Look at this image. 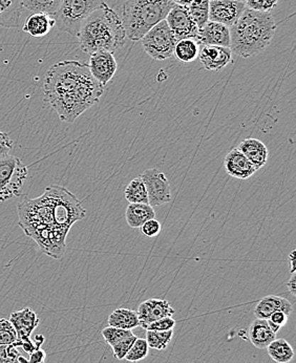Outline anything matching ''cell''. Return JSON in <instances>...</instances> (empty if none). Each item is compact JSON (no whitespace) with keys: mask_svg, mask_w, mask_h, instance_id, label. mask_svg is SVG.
Returning a JSON list of instances; mask_svg holds the SVG:
<instances>
[{"mask_svg":"<svg viewBox=\"0 0 296 363\" xmlns=\"http://www.w3.org/2000/svg\"><path fill=\"white\" fill-rule=\"evenodd\" d=\"M43 93L61 121L74 123L98 104L104 86L92 76L87 63L65 60L50 67L45 74Z\"/></svg>","mask_w":296,"mask_h":363,"instance_id":"1","label":"cell"},{"mask_svg":"<svg viewBox=\"0 0 296 363\" xmlns=\"http://www.w3.org/2000/svg\"><path fill=\"white\" fill-rule=\"evenodd\" d=\"M124 196L129 204H148V191L141 177L129 182L125 188Z\"/></svg>","mask_w":296,"mask_h":363,"instance_id":"27","label":"cell"},{"mask_svg":"<svg viewBox=\"0 0 296 363\" xmlns=\"http://www.w3.org/2000/svg\"><path fill=\"white\" fill-rule=\"evenodd\" d=\"M49 202L53 220L58 228L69 230L75 223L82 220L87 211L72 192L60 186H50L45 194Z\"/></svg>","mask_w":296,"mask_h":363,"instance_id":"5","label":"cell"},{"mask_svg":"<svg viewBox=\"0 0 296 363\" xmlns=\"http://www.w3.org/2000/svg\"><path fill=\"white\" fill-rule=\"evenodd\" d=\"M293 307L290 301H287L284 297L275 296V295H269V296L263 297L258 305L254 308V315L256 318L268 319L273 313L282 311L286 313L290 316L292 313Z\"/></svg>","mask_w":296,"mask_h":363,"instance_id":"18","label":"cell"},{"mask_svg":"<svg viewBox=\"0 0 296 363\" xmlns=\"http://www.w3.org/2000/svg\"><path fill=\"white\" fill-rule=\"evenodd\" d=\"M142 47L150 58L158 61L173 57L177 40L166 21H161L148 30L141 39Z\"/></svg>","mask_w":296,"mask_h":363,"instance_id":"8","label":"cell"},{"mask_svg":"<svg viewBox=\"0 0 296 363\" xmlns=\"http://www.w3.org/2000/svg\"><path fill=\"white\" fill-rule=\"evenodd\" d=\"M62 0H23V8L32 13H45L54 16Z\"/></svg>","mask_w":296,"mask_h":363,"instance_id":"28","label":"cell"},{"mask_svg":"<svg viewBox=\"0 0 296 363\" xmlns=\"http://www.w3.org/2000/svg\"><path fill=\"white\" fill-rule=\"evenodd\" d=\"M45 357H47V355H45V352L39 349L35 351L34 353L31 354V359L28 363H45Z\"/></svg>","mask_w":296,"mask_h":363,"instance_id":"41","label":"cell"},{"mask_svg":"<svg viewBox=\"0 0 296 363\" xmlns=\"http://www.w3.org/2000/svg\"><path fill=\"white\" fill-rule=\"evenodd\" d=\"M109 327L117 328L122 330H133L140 327L139 317L137 311L126 309V308H119L115 310L109 316Z\"/></svg>","mask_w":296,"mask_h":363,"instance_id":"24","label":"cell"},{"mask_svg":"<svg viewBox=\"0 0 296 363\" xmlns=\"http://www.w3.org/2000/svg\"><path fill=\"white\" fill-rule=\"evenodd\" d=\"M77 37L81 50L89 55L96 52L114 54L124 47L127 39L122 19L107 4L83 21Z\"/></svg>","mask_w":296,"mask_h":363,"instance_id":"3","label":"cell"},{"mask_svg":"<svg viewBox=\"0 0 296 363\" xmlns=\"http://www.w3.org/2000/svg\"><path fill=\"white\" fill-rule=\"evenodd\" d=\"M127 224L131 228H140L144 223L155 218L153 207L149 204H129L125 211Z\"/></svg>","mask_w":296,"mask_h":363,"instance_id":"23","label":"cell"},{"mask_svg":"<svg viewBox=\"0 0 296 363\" xmlns=\"http://www.w3.org/2000/svg\"><path fill=\"white\" fill-rule=\"evenodd\" d=\"M175 309L166 299L149 298L138 308L140 327L146 328L149 323L159 320L164 317H172Z\"/></svg>","mask_w":296,"mask_h":363,"instance_id":"13","label":"cell"},{"mask_svg":"<svg viewBox=\"0 0 296 363\" xmlns=\"http://www.w3.org/2000/svg\"><path fill=\"white\" fill-rule=\"evenodd\" d=\"M101 333H102L103 338L106 341L107 345H111V347L121 341L122 339L133 335L131 330L117 329V328L113 327L105 328Z\"/></svg>","mask_w":296,"mask_h":363,"instance_id":"33","label":"cell"},{"mask_svg":"<svg viewBox=\"0 0 296 363\" xmlns=\"http://www.w3.org/2000/svg\"><path fill=\"white\" fill-rule=\"evenodd\" d=\"M9 320L14 325L17 333V340L28 341L31 339L33 332L35 331L39 325V318L36 313L33 311L31 308H25L12 313Z\"/></svg>","mask_w":296,"mask_h":363,"instance_id":"17","label":"cell"},{"mask_svg":"<svg viewBox=\"0 0 296 363\" xmlns=\"http://www.w3.org/2000/svg\"><path fill=\"white\" fill-rule=\"evenodd\" d=\"M140 229H141V233L143 235L148 236V238H155V236L159 235V233H161V223L155 220V218H151V220L144 223L140 227Z\"/></svg>","mask_w":296,"mask_h":363,"instance_id":"39","label":"cell"},{"mask_svg":"<svg viewBox=\"0 0 296 363\" xmlns=\"http://www.w3.org/2000/svg\"><path fill=\"white\" fill-rule=\"evenodd\" d=\"M197 41L199 45L230 48L229 28L222 23L208 21L203 28H199Z\"/></svg>","mask_w":296,"mask_h":363,"instance_id":"16","label":"cell"},{"mask_svg":"<svg viewBox=\"0 0 296 363\" xmlns=\"http://www.w3.org/2000/svg\"><path fill=\"white\" fill-rule=\"evenodd\" d=\"M137 336L131 335L128 336V337L122 339L119 342L116 343L115 345L111 347L113 349L114 355L117 359L124 360L126 354L128 353L129 350L133 347L135 341L137 340Z\"/></svg>","mask_w":296,"mask_h":363,"instance_id":"35","label":"cell"},{"mask_svg":"<svg viewBox=\"0 0 296 363\" xmlns=\"http://www.w3.org/2000/svg\"><path fill=\"white\" fill-rule=\"evenodd\" d=\"M246 9L244 0H210L209 21L234 26Z\"/></svg>","mask_w":296,"mask_h":363,"instance_id":"11","label":"cell"},{"mask_svg":"<svg viewBox=\"0 0 296 363\" xmlns=\"http://www.w3.org/2000/svg\"><path fill=\"white\" fill-rule=\"evenodd\" d=\"M175 325V320L172 317H164V318L159 319V320L153 321V323H149L144 328L146 331H170L173 330Z\"/></svg>","mask_w":296,"mask_h":363,"instance_id":"37","label":"cell"},{"mask_svg":"<svg viewBox=\"0 0 296 363\" xmlns=\"http://www.w3.org/2000/svg\"><path fill=\"white\" fill-rule=\"evenodd\" d=\"M199 45L196 39L186 38L175 45L173 56L183 63L194 62L199 57Z\"/></svg>","mask_w":296,"mask_h":363,"instance_id":"26","label":"cell"},{"mask_svg":"<svg viewBox=\"0 0 296 363\" xmlns=\"http://www.w3.org/2000/svg\"><path fill=\"white\" fill-rule=\"evenodd\" d=\"M248 337L254 347L264 350L276 338V334L271 331L266 319L256 318L250 325Z\"/></svg>","mask_w":296,"mask_h":363,"instance_id":"20","label":"cell"},{"mask_svg":"<svg viewBox=\"0 0 296 363\" xmlns=\"http://www.w3.org/2000/svg\"><path fill=\"white\" fill-rule=\"evenodd\" d=\"M209 1L210 0H194L187 6L188 12L199 30L209 21Z\"/></svg>","mask_w":296,"mask_h":363,"instance_id":"29","label":"cell"},{"mask_svg":"<svg viewBox=\"0 0 296 363\" xmlns=\"http://www.w3.org/2000/svg\"><path fill=\"white\" fill-rule=\"evenodd\" d=\"M224 166H225L226 172L230 177L239 180H247L258 172L238 147L234 148L226 155Z\"/></svg>","mask_w":296,"mask_h":363,"instance_id":"15","label":"cell"},{"mask_svg":"<svg viewBox=\"0 0 296 363\" xmlns=\"http://www.w3.org/2000/svg\"><path fill=\"white\" fill-rule=\"evenodd\" d=\"M13 146H14V142L11 139L10 135L0 130V160L10 156Z\"/></svg>","mask_w":296,"mask_h":363,"instance_id":"40","label":"cell"},{"mask_svg":"<svg viewBox=\"0 0 296 363\" xmlns=\"http://www.w3.org/2000/svg\"><path fill=\"white\" fill-rule=\"evenodd\" d=\"M28 176V167L19 157L0 160V202L21 196Z\"/></svg>","mask_w":296,"mask_h":363,"instance_id":"7","label":"cell"},{"mask_svg":"<svg viewBox=\"0 0 296 363\" xmlns=\"http://www.w3.org/2000/svg\"><path fill=\"white\" fill-rule=\"evenodd\" d=\"M149 347L146 339L137 338L124 359L129 362H138L148 357Z\"/></svg>","mask_w":296,"mask_h":363,"instance_id":"31","label":"cell"},{"mask_svg":"<svg viewBox=\"0 0 296 363\" xmlns=\"http://www.w3.org/2000/svg\"><path fill=\"white\" fill-rule=\"evenodd\" d=\"M278 23L270 13L246 6L240 18L230 26V50L242 58L256 56L267 49L275 35Z\"/></svg>","mask_w":296,"mask_h":363,"instance_id":"2","label":"cell"},{"mask_svg":"<svg viewBox=\"0 0 296 363\" xmlns=\"http://www.w3.org/2000/svg\"><path fill=\"white\" fill-rule=\"evenodd\" d=\"M266 350L271 359L278 363H289L295 358V350L283 338L274 339Z\"/></svg>","mask_w":296,"mask_h":363,"instance_id":"25","label":"cell"},{"mask_svg":"<svg viewBox=\"0 0 296 363\" xmlns=\"http://www.w3.org/2000/svg\"><path fill=\"white\" fill-rule=\"evenodd\" d=\"M291 273L295 272V250H293L290 255Z\"/></svg>","mask_w":296,"mask_h":363,"instance_id":"44","label":"cell"},{"mask_svg":"<svg viewBox=\"0 0 296 363\" xmlns=\"http://www.w3.org/2000/svg\"><path fill=\"white\" fill-rule=\"evenodd\" d=\"M17 341L14 325L9 319L0 318V345H13Z\"/></svg>","mask_w":296,"mask_h":363,"instance_id":"32","label":"cell"},{"mask_svg":"<svg viewBox=\"0 0 296 363\" xmlns=\"http://www.w3.org/2000/svg\"><path fill=\"white\" fill-rule=\"evenodd\" d=\"M56 26V23L53 16L45 14V13H33L26 19L23 30L31 36L39 38V37L49 34L53 26Z\"/></svg>","mask_w":296,"mask_h":363,"instance_id":"22","label":"cell"},{"mask_svg":"<svg viewBox=\"0 0 296 363\" xmlns=\"http://www.w3.org/2000/svg\"><path fill=\"white\" fill-rule=\"evenodd\" d=\"M15 345H0V363H21V355Z\"/></svg>","mask_w":296,"mask_h":363,"instance_id":"34","label":"cell"},{"mask_svg":"<svg viewBox=\"0 0 296 363\" xmlns=\"http://www.w3.org/2000/svg\"><path fill=\"white\" fill-rule=\"evenodd\" d=\"M288 318L289 315H287L286 313L278 311L273 313V314L267 319V323H268L271 331L273 332L274 334H276L280 332V330L282 329L283 327L286 325Z\"/></svg>","mask_w":296,"mask_h":363,"instance_id":"38","label":"cell"},{"mask_svg":"<svg viewBox=\"0 0 296 363\" xmlns=\"http://www.w3.org/2000/svg\"><path fill=\"white\" fill-rule=\"evenodd\" d=\"M204 69L218 72L227 67L232 59L230 48L218 45H199V57Z\"/></svg>","mask_w":296,"mask_h":363,"instance_id":"14","label":"cell"},{"mask_svg":"<svg viewBox=\"0 0 296 363\" xmlns=\"http://www.w3.org/2000/svg\"><path fill=\"white\" fill-rule=\"evenodd\" d=\"M172 337L173 330L162 332L148 331L146 340L150 349L163 351L168 347Z\"/></svg>","mask_w":296,"mask_h":363,"instance_id":"30","label":"cell"},{"mask_svg":"<svg viewBox=\"0 0 296 363\" xmlns=\"http://www.w3.org/2000/svg\"><path fill=\"white\" fill-rule=\"evenodd\" d=\"M106 4L105 0H62L54 15L55 23L59 30L77 37L83 21Z\"/></svg>","mask_w":296,"mask_h":363,"instance_id":"6","label":"cell"},{"mask_svg":"<svg viewBox=\"0 0 296 363\" xmlns=\"http://www.w3.org/2000/svg\"><path fill=\"white\" fill-rule=\"evenodd\" d=\"M287 286H288L289 292L295 296L296 295V279H295V272L291 273L290 279L288 281V284H287Z\"/></svg>","mask_w":296,"mask_h":363,"instance_id":"42","label":"cell"},{"mask_svg":"<svg viewBox=\"0 0 296 363\" xmlns=\"http://www.w3.org/2000/svg\"><path fill=\"white\" fill-rule=\"evenodd\" d=\"M173 4H177V6H188L194 0H172Z\"/></svg>","mask_w":296,"mask_h":363,"instance_id":"43","label":"cell"},{"mask_svg":"<svg viewBox=\"0 0 296 363\" xmlns=\"http://www.w3.org/2000/svg\"><path fill=\"white\" fill-rule=\"evenodd\" d=\"M173 6L172 0H126L121 19L127 38L141 40L150 28L165 21Z\"/></svg>","mask_w":296,"mask_h":363,"instance_id":"4","label":"cell"},{"mask_svg":"<svg viewBox=\"0 0 296 363\" xmlns=\"http://www.w3.org/2000/svg\"><path fill=\"white\" fill-rule=\"evenodd\" d=\"M142 181L148 191V204L151 207L162 206L172 201L170 181L164 172L157 168L146 169L142 172Z\"/></svg>","mask_w":296,"mask_h":363,"instance_id":"9","label":"cell"},{"mask_svg":"<svg viewBox=\"0 0 296 363\" xmlns=\"http://www.w3.org/2000/svg\"><path fill=\"white\" fill-rule=\"evenodd\" d=\"M245 4L250 10L258 12L269 13L278 6V0H244Z\"/></svg>","mask_w":296,"mask_h":363,"instance_id":"36","label":"cell"},{"mask_svg":"<svg viewBox=\"0 0 296 363\" xmlns=\"http://www.w3.org/2000/svg\"><path fill=\"white\" fill-rule=\"evenodd\" d=\"M23 0H0V28H18Z\"/></svg>","mask_w":296,"mask_h":363,"instance_id":"21","label":"cell"},{"mask_svg":"<svg viewBox=\"0 0 296 363\" xmlns=\"http://www.w3.org/2000/svg\"><path fill=\"white\" fill-rule=\"evenodd\" d=\"M166 23L175 34L177 40L182 39H197L199 28L188 12L187 6L175 4L166 17Z\"/></svg>","mask_w":296,"mask_h":363,"instance_id":"10","label":"cell"},{"mask_svg":"<svg viewBox=\"0 0 296 363\" xmlns=\"http://www.w3.org/2000/svg\"><path fill=\"white\" fill-rule=\"evenodd\" d=\"M238 148L249 160L250 163L256 167V170L266 165L268 161V148L261 140L249 138L241 142Z\"/></svg>","mask_w":296,"mask_h":363,"instance_id":"19","label":"cell"},{"mask_svg":"<svg viewBox=\"0 0 296 363\" xmlns=\"http://www.w3.org/2000/svg\"><path fill=\"white\" fill-rule=\"evenodd\" d=\"M87 65L92 76L103 86L114 78L118 69L115 56L109 52H93Z\"/></svg>","mask_w":296,"mask_h":363,"instance_id":"12","label":"cell"}]
</instances>
